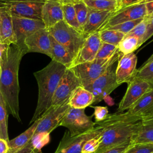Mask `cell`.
Returning a JSON list of instances; mask_svg holds the SVG:
<instances>
[{"instance_id":"obj_7","label":"cell","mask_w":153,"mask_h":153,"mask_svg":"<svg viewBox=\"0 0 153 153\" xmlns=\"http://www.w3.org/2000/svg\"><path fill=\"white\" fill-rule=\"evenodd\" d=\"M92 117L86 115L85 109L70 107L61 120L59 126L67 128L71 136H79L94 128L96 123L93 121Z\"/></svg>"},{"instance_id":"obj_46","label":"cell","mask_w":153,"mask_h":153,"mask_svg":"<svg viewBox=\"0 0 153 153\" xmlns=\"http://www.w3.org/2000/svg\"><path fill=\"white\" fill-rule=\"evenodd\" d=\"M8 45L6 44H1L0 43V63H1V57H2V54L3 51L5 50V49L6 48L7 46Z\"/></svg>"},{"instance_id":"obj_18","label":"cell","mask_w":153,"mask_h":153,"mask_svg":"<svg viewBox=\"0 0 153 153\" xmlns=\"http://www.w3.org/2000/svg\"><path fill=\"white\" fill-rule=\"evenodd\" d=\"M41 20L47 29L63 20L62 4L59 0H46L41 10Z\"/></svg>"},{"instance_id":"obj_28","label":"cell","mask_w":153,"mask_h":153,"mask_svg":"<svg viewBox=\"0 0 153 153\" xmlns=\"http://www.w3.org/2000/svg\"><path fill=\"white\" fill-rule=\"evenodd\" d=\"M8 117L7 105L0 92V136L8 142L10 139L8 133Z\"/></svg>"},{"instance_id":"obj_35","label":"cell","mask_w":153,"mask_h":153,"mask_svg":"<svg viewBox=\"0 0 153 153\" xmlns=\"http://www.w3.org/2000/svg\"><path fill=\"white\" fill-rule=\"evenodd\" d=\"M143 19L144 18L137 19V20H133V21L123 22V23L116 25L115 26L108 27L106 29L114 30H116V31L124 33V35H126L129 32H130L139 23L142 22L143 20Z\"/></svg>"},{"instance_id":"obj_47","label":"cell","mask_w":153,"mask_h":153,"mask_svg":"<svg viewBox=\"0 0 153 153\" xmlns=\"http://www.w3.org/2000/svg\"><path fill=\"white\" fill-rule=\"evenodd\" d=\"M103 100H105L106 101V102L110 106H112V105H114V100L111 97H109V96H106Z\"/></svg>"},{"instance_id":"obj_32","label":"cell","mask_w":153,"mask_h":153,"mask_svg":"<svg viewBox=\"0 0 153 153\" xmlns=\"http://www.w3.org/2000/svg\"><path fill=\"white\" fill-rule=\"evenodd\" d=\"M134 78L146 81L153 85V60L137 70Z\"/></svg>"},{"instance_id":"obj_2","label":"cell","mask_w":153,"mask_h":153,"mask_svg":"<svg viewBox=\"0 0 153 153\" xmlns=\"http://www.w3.org/2000/svg\"><path fill=\"white\" fill-rule=\"evenodd\" d=\"M143 118L128 112L109 114L103 121L96 123L102 128L101 142L95 153H102L118 145L131 142L138 133Z\"/></svg>"},{"instance_id":"obj_17","label":"cell","mask_w":153,"mask_h":153,"mask_svg":"<svg viewBox=\"0 0 153 153\" xmlns=\"http://www.w3.org/2000/svg\"><path fill=\"white\" fill-rule=\"evenodd\" d=\"M27 53L36 52L44 54L51 58V42L50 33L45 27L34 32L25 39Z\"/></svg>"},{"instance_id":"obj_34","label":"cell","mask_w":153,"mask_h":153,"mask_svg":"<svg viewBox=\"0 0 153 153\" xmlns=\"http://www.w3.org/2000/svg\"><path fill=\"white\" fill-rule=\"evenodd\" d=\"M101 142V133L88 139L83 144L81 153H95L99 148Z\"/></svg>"},{"instance_id":"obj_45","label":"cell","mask_w":153,"mask_h":153,"mask_svg":"<svg viewBox=\"0 0 153 153\" xmlns=\"http://www.w3.org/2000/svg\"><path fill=\"white\" fill-rule=\"evenodd\" d=\"M62 4H74L81 0H59Z\"/></svg>"},{"instance_id":"obj_29","label":"cell","mask_w":153,"mask_h":153,"mask_svg":"<svg viewBox=\"0 0 153 153\" xmlns=\"http://www.w3.org/2000/svg\"><path fill=\"white\" fill-rule=\"evenodd\" d=\"M98 32L102 42L112 44L117 47L125 36L124 33L114 30L105 29Z\"/></svg>"},{"instance_id":"obj_4","label":"cell","mask_w":153,"mask_h":153,"mask_svg":"<svg viewBox=\"0 0 153 153\" xmlns=\"http://www.w3.org/2000/svg\"><path fill=\"white\" fill-rule=\"evenodd\" d=\"M120 54L118 50L110 58L95 59L91 62L73 66L70 69L78 79L80 85L85 87L104 74L111 65L115 63L118 61Z\"/></svg>"},{"instance_id":"obj_19","label":"cell","mask_w":153,"mask_h":153,"mask_svg":"<svg viewBox=\"0 0 153 153\" xmlns=\"http://www.w3.org/2000/svg\"><path fill=\"white\" fill-rule=\"evenodd\" d=\"M114 12L115 11H97L88 8V16L82 29L83 33L88 36L98 32Z\"/></svg>"},{"instance_id":"obj_30","label":"cell","mask_w":153,"mask_h":153,"mask_svg":"<svg viewBox=\"0 0 153 153\" xmlns=\"http://www.w3.org/2000/svg\"><path fill=\"white\" fill-rule=\"evenodd\" d=\"M63 12V20L73 28L82 32V28L79 26L74 7L72 4H62Z\"/></svg>"},{"instance_id":"obj_37","label":"cell","mask_w":153,"mask_h":153,"mask_svg":"<svg viewBox=\"0 0 153 153\" xmlns=\"http://www.w3.org/2000/svg\"><path fill=\"white\" fill-rule=\"evenodd\" d=\"M147 20H146L145 19L139 23L130 32H129L126 35H129L131 36H134L136 38H137L140 41V45L142 44V41L143 39V38L145 34L146 29L147 27Z\"/></svg>"},{"instance_id":"obj_33","label":"cell","mask_w":153,"mask_h":153,"mask_svg":"<svg viewBox=\"0 0 153 153\" xmlns=\"http://www.w3.org/2000/svg\"><path fill=\"white\" fill-rule=\"evenodd\" d=\"M118 50V47L112 44L102 42L96 59H104L111 57Z\"/></svg>"},{"instance_id":"obj_41","label":"cell","mask_w":153,"mask_h":153,"mask_svg":"<svg viewBox=\"0 0 153 153\" xmlns=\"http://www.w3.org/2000/svg\"><path fill=\"white\" fill-rule=\"evenodd\" d=\"M147 27L146 29L145 34L143 38L142 43L143 44L147 41L149 38L153 35V19L150 20H147Z\"/></svg>"},{"instance_id":"obj_36","label":"cell","mask_w":153,"mask_h":153,"mask_svg":"<svg viewBox=\"0 0 153 153\" xmlns=\"http://www.w3.org/2000/svg\"><path fill=\"white\" fill-rule=\"evenodd\" d=\"M153 145L144 143L130 144L124 153H152Z\"/></svg>"},{"instance_id":"obj_16","label":"cell","mask_w":153,"mask_h":153,"mask_svg":"<svg viewBox=\"0 0 153 153\" xmlns=\"http://www.w3.org/2000/svg\"><path fill=\"white\" fill-rule=\"evenodd\" d=\"M101 44L99 32L88 35L74 59L71 67L94 60Z\"/></svg>"},{"instance_id":"obj_49","label":"cell","mask_w":153,"mask_h":153,"mask_svg":"<svg viewBox=\"0 0 153 153\" xmlns=\"http://www.w3.org/2000/svg\"><path fill=\"white\" fill-rule=\"evenodd\" d=\"M32 153H42V152H41V149H38V150H36V151H35L34 152H33Z\"/></svg>"},{"instance_id":"obj_6","label":"cell","mask_w":153,"mask_h":153,"mask_svg":"<svg viewBox=\"0 0 153 153\" xmlns=\"http://www.w3.org/2000/svg\"><path fill=\"white\" fill-rule=\"evenodd\" d=\"M46 0H1L0 8L12 17L41 20V10Z\"/></svg>"},{"instance_id":"obj_5","label":"cell","mask_w":153,"mask_h":153,"mask_svg":"<svg viewBox=\"0 0 153 153\" xmlns=\"http://www.w3.org/2000/svg\"><path fill=\"white\" fill-rule=\"evenodd\" d=\"M47 29L50 35L68 50L73 60L87 36L82 32L70 26L64 20Z\"/></svg>"},{"instance_id":"obj_31","label":"cell","mask_w":153,"mask_h":153,"mask_svg":"<svg viewBox=\"0 0 153 153\" xmlns=\"http://www.w3.org/2000/svg\"><path fill=\"white\" fill-rule=\"evenodd\" d=\"M73 6L75 11L78 22L82 30L88 18V8L82 0L74 4Z\"/></svg>"},{"instance_id":"obj_21","label":"cell","mask_w":153,"mask_h":153,"mask_svg":"<svg viewBox=\"0 0 153 153\" xmlns=\"http://www.w3.org/2000/svg\"><path fill=\"white\" fill-rule=\"evenodd\" d=\"M0 43L6 45L17 44L12 16L2 8H0Z\"/></svg>"},{"instance_id":"obj_50","label":"cell","mask_w":153,"mask_h":153,"mask_svg":"<svg viewBox=\"0 0 153 153\" xmlns=\"http://www.w3.org/2000/svg\"><path fill=\"white\" fill-rule=\"evenodd\" d=\"M112 1H118V2L120 0H112Z\"/></svg>"},{"instance_id":"obj_40","label":"cell","mask_w":153,"mask_h":153,"mask_svg":"<svg viewBox=\"0 0 153 153\" xmlns=\"http://www.w3.org/2000/svg\"><path fill=\"white\" fill-rule=\"evenodd\" d=\"M130 144V142L121 144L111 149H109L102 153H124Z\"/></svg>"},{"instance_id":"obj_51","label":"cell","mask_w":153,"mask_h":153,"mask_svg":"<svg viewBox=\"0 0 153 153\" xmlns=\"http://www.w3.org/2000/svg\"><path fill=\"white\" fill-rule=\"evenodd\" d=\"M1 0H0V4H1Z\"/></svg>"},{"instance_id":"obj_48","label":"cell","mask_w":153,"mask_h":153,"mask_svg":"<svg viewBox=\"0 0 153 153\" xmlns=\"http://www.w3.org/2000/svg\"><path fill=\"white\" fill-rule=\"evenodd\" d=\"M153 60V54L149 57V58L144 63V64L143 65H145V64H146V63H149V62H151V61H152Z\"/></svg>"},{"instance_id":"obj_23","label":"cell","mask_w":153,"mask_h":153,"mask_svg":"<svg viewBox=\"0 0 153 153\" xmlns=\"http://www.w3.org/2000/svg\"><path fill=\"white\" fill-rule=\"evenodd\" d=\"M51 42V59L57 63L64 65L66 68H70L72 65L73 58L68 50L57 42L50 35Z\"/></svg>"},{"instance_id":"obj_43","label":"cell","mask_w":153,"mask_h":153,"mask_svg":"<svg viewBox=\"0 0 153 153\" xmlns=\"http://www.w3.org/2000/svg\"><path fill=\"white\" fill-rule=\"evenodd\" d=\"M38 149H36L30 141L25 146L16 152L15 153H32Z\"/></svg>"},{"instance_id":"obj_10","label":"cell","mask_w":153,"mask_h":153,"mask_svg":"<svg viewBox=\"0 0 153 153\" xmlns=\"http://www.w3.org/2000/svg\"><path fill=\"white\" fill-rule=\"evenodd\" d=\"M101 133L102 128L96 123L93 129L79 136H71L69 132L66 131L54 153H81L85 142Z\"/></svg>"},{"instance_id":"obj_1","label":"cell","mask_w":153,"mask_h":153,"mask_svg":"<svg viewBox=\"0 0 153 153\" xmlns=\"http://www.w3.org/2000/svg\"><path fill=\"white\" fill-rule=\"evenodd\" d=\"M25 53L16 44L8 45L3 51L0 63V92L5 100L8 114L19 122V70Z\"/></svg>"},{"instance_id":"obj_12","label":"cell","mask_w":153,"mask_h":153,"mask_svg":"<svg viewBox=\"0 0 153 153\" xmlns=\"http://www.w3.org/2000/svg\"><path fill=\"white\" fill-rule=\"evenodd\" d=\"M146 14V4H134L121 7L115 11L112 16L104 23L99 31L123 22L144 18Z\"/></svg>"},{"instance_id":"obj_52","label":"cell","mask_w":153,"mask_h":153,"mask_svg":"<svg viewBox=\"0 0 153 153\" xmlns=\"http://www.w3.org/2000/svg\"><path fill=\"white\" fill-rule=\"evenodd\" d=\"M0 72H1V69H0Z\"/></svg>"},{"instance_id":"obj_54","label":"cell","mask_w":153,"mask_h":153,"mask_svg":"<svg viewBox=\"0 0 153 153\" xmlns=\"http://www.w3.org/2000/svg\"><path fill=\"white\" fill-rule=\"evenodd\" d=\"M152 153H153V152H152Z\"/></svg>"},{"instance_id":"obj_24","label":"cell","mask_w":153,"mask_h":153,"mask_svg":"<svg viewBox=\"0 0 153 153\" xmlns=\"http://www.w3.org/2000/svg\"><path fill=\"white\" fill-rule=\"evenodd\" d=\"M39 118L34 121L26 130H25L19 136L9 140V149L8 153H15L25 146L31 140L39 123Z\"/></svg>"},{"instance_id":"obj_8","label":"cell","mask_w":153,"mask_h":153,"mask_svg":"<svg viewBox=\"0 0 153 153\" xmlns=\"http://www.w3.org/2000/svg\"><path fill=\"white\" fill-rule=\"evenodd\" d=\"M116 66L115 63L113 64L104 74L96 79L90 84L84 87L94 96L93 104H96L103 100L119 86L116 80Z\"/></svg>"},{"instance_id":"obj_15","label":"cell","mask_w":153,"mask_h":153,"mask_svg":"<svg viewBox=\"0 0 153 153\" xmlns=\"http://www.w3.org/2000/svg\"><path fill=\"white\" fill-rule=\"evenodd\" d=\"M137 62V58L134 53L120 54L115 69L116 80L119 85L124 82L128 83L134 77Z\"/></svg>"},{"instance_id":"obj_27","label":"cell","mask_w":153,"mask_h":153,"mask_svg":"<svg viewBox=\"0 0 153 153\" xmlns=\"http://www.w3.org/2000/svg\"><path fill=\"white\" fill-rule=\"evenodd\" d=\"M140 46L139 39L134 36L125 35L118 45V49L121 54H128L133 53Z\"/></svg>"},{"instance_id":"obj_26","label":"cell","mask_w":153,"mask_h":153,"mask_svg":"<svg viewBox=\"0 0 153 153\" xmlns=\"http://www.w3.org/2000/svg\"><path fill=\"white\" fill-rule=\"evenodd\" d=\"M88 8L97 11H115L118 9V1L112 0H82Z\"/></svg>"},{"instance_id":"obj_42","label":"cell","mask_w":153,"mask_h":153,"mask_svg":"<svg viewBox=\"0 0 153 153\" xmlns=\"http://www.w3.org/2000/svg\"><path fill=\"white\" fill-rule=\"evenodd\" d=\"M146 14L144 19L146 20H150L153 19V1L146 4Z\"/></svg>"},{"instance_id":"obj_53","label":"cell","mask_w":153,"mask_h":153,"mask_svg":"<svg viewBox=\"0 0 153 153\" xmlns=\"http://www.w3.org/2000/svg\"><path fill=\"white\" fill-rule=\"evenodd\" d=\"M0 138H1V136H0Z\"/></svg>"},{"instance_id":"obj_44","label":"cell","mask_w":153,"mask_h":153,"mask_svg":"<svg viewBox=\"0 0 153 153\" xmlns=\"http://www.w3.org/2000/svg\"><path fill=\"white\" fill-rule=\"evenodd\" d=\"M8 142L6 140L0 138V153H8Z\"/></svg>"},{"instance_id":"obj_39","label":"cell","mask_w":153,"mask_h":153,"mask_svg":"<svg viewBox=\"0 0 153 153\" xmlns=\"http://www.w3.org/2000/svg\"><path fill=\"white\" fill-rule=\"evenodd\" d=\"M153 0H120L118 2V9L131 5L134 4H146L149 2L152 1Z\"/></svg>"},{"instance_id":"obj_25","label":"cell","mask_w":153,"mask_h":153,"mask_svg":"<svg viewBox=\"0 0 153 153\" xmlns=\"http://www.w3.org/2000/svg\"><path fill=\"white\" fill-rule=\"evenodd\" d=\"M134 143H144L153 145V116L143 118L138 133L131 142Z\"/></svg>"},{"instance_id":"obj_14","label":"cell","mask_w":153,"mask_h":153,"mask_svg":"<svg viewBox=\"0 0 153 153\" xmlns=\"http://www.w3.org/2000/svg\"><path fill=\"white\" fill-rule=\"evenodd\" d=\"M153 85L144 80L133 78L128 83L126 93L120 101L117 112H123L131 107Z\"/></svg>"},{"instance_id":"obj_11","label":"cell","mask_w":153,"mask_h":153,"mask_svg":"<svg viewBox=\"0 0 153 153\" xmlns=\"http://www.w3.org/2000/svg\"><path fill=\"white\" fill-rule=\"evenodd\" d=\"M69 102L58 106H51L39 118L34 134L39 133L50 134L59 126L60 123L70 108Z\"/></svg>"},{"instance_id":"obj_20","label":"cell","mask_w":153,"mask_h":153,"mask_svg":"<svg viewBox=\"0 0 153 153\" xmlns=\"http://www.w3.org/2000/svg\"><path fill=\"white\" fill-rule=\"evenodd\" d=\"M127 112L142 118L153 116V87L146 92Z\"/></svg>"},{"instance_id":"obj_22","label":"cell","mask_w":153,"mask_h":153,"mask_svg":"<svg viewBox=\"0 0 153 153\" xmlns=\"http://www.w3.org/2000/svg\"><path fill=\"white\" fill-rule=\"evenodd\" d=\"M94 96L81 85L76 87L72 93L69 99L70 107L77 109H85L93 104Z\"/></svg>"},{"instance_id":"obj_13","label":"cell","mask_w":153,"mask_h":153,"mask_svg":"<svg viewBox=\"0 0 153 153\" xmlns=\"http://www.w3.org/2000/svg\"><path fill=\"white\" fill-rule=\"evenodd\" d=\"M80 85L79 80L73 71L70 68H67L55 90L51 106L61 105L69 102L73 91Z\"/></svg>"},{"instance_id":"obj_38","label":"cell","mask_w":153,"mask_h":153,"mask_svg":"<svg viewBox=\"0 0 153 153\" xmlns=\"http://www.w3.org/2000/svg\"><path fill=\"white\" fill-rule=\"evenodd\" d=\"M94 108L93 115L94 116L95 123H99L105 120L109 115L108 108L106 106H95Z\"/></svg>"},{"instance_id":"obj_3","label":"cell","mask_w":153,"mask_h":153,"mask_svg":"<svg viewBox=\"0 0 153 153\" xmlns=\"http://www.w3.org/2000/svg\"><path fill=\"white\" fill-rule=\"evenodd\" d=\"M66 69L64 65L51 60L45 68L33 73L38 86V98L30 124L40 118L51 106L55 90Z\"/></svg>"},{"instance_id":"obj_9","label":"cell","mask_w":153,"mask_h":153,"mask_svg":"<svg viewBox=\"0 0 153 153\" xmlns=\"http://www.w3.org/2000/svg\"><path fill=\"white\" fill-rule=\"evenodd\" d=\"M12 20L17 41L16 45L25 54H26L27 51L25 45V39L38 30L45 28L44 23L42 20L27 18L12 17Z\"/></svg>"}]
</instances>
